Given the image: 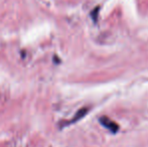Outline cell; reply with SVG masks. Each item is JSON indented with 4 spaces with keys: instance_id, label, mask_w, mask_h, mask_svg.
<instances>
[{
    "instance_id": "1",
    "label": "cell",
    "mask_w": 148,
    "mask_h": 147,
    "mask_svg": "<svg viewBox=\"0 0 148 147\" xmlns=\"http://www.w3.org/2000/svg\"><path fill=\"white\" fill-rule=\"evenodd\" d=\"M100 121H101L102 125L105 126L106 128H108V129L110 130V131L112 132H116L118 130V125L115 123V122L111 121V120L109 119V118H106V117H102L101 119H100Z\"/></svg>"
},
{
    "instance_id": "2",
    "label": "cell",
    "mask_w": 148,
    "mask_h": 147,
    "mask_svg": "<svg viewBox=\"0 0 148 147\" xmlns=\"http://www.w3.org/2000/svg\"><path fill=\"white\" fill-rule=\"evenodd\" d=\"M86 113H87V109H82V110H80V111L78 112V113H77L76 117H75L74 119H73L71 122H76V121H78V120L80 119V118H82L83 116H84Z\"/></svg>"
}]
</instances>
